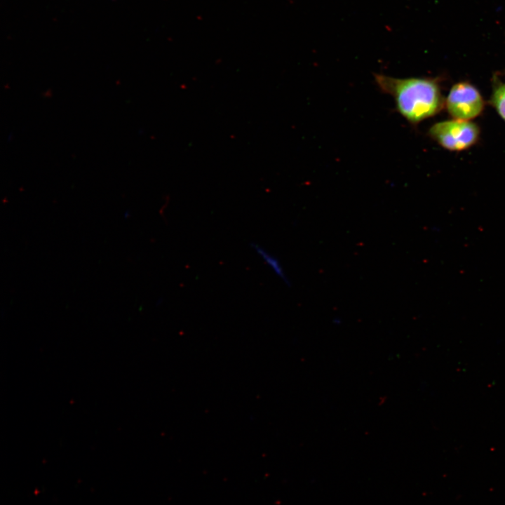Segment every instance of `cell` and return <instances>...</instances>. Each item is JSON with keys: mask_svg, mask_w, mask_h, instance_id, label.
Returning <instances> with one entry per match:
<instances>
[{"mask_svg": "<svg viewBox=\"0 0 505 505\" xmlns=\"http://www.w3.org/2000/svg\"><path fill=\"white\" fill-rule=\"evenodd\" d=\"M492 102L501 116L505 121V84L498 85L493 93Z\"/></svg>", "mask_w": 505, "mask_h": 505, "instance_id": "cell-5", "label": "cell"}, {"mask_svg": "<svg viewBox=\"0 0 505 505\" xmlns=\"http://www.w3.org/2000/svg\"><path fill=\"white\" fill-rule=\"evenodd\" d=\"M251 246L264 262L273 270L275 274L286 285H290V280L285 274L278 259L271 253H269V252L257 244L252 243Z\"/></svg>", "mask_w": 505, "mask_h": 505, "instance_id": "cell-4", "label": "cell"}, {"mask_svg": "<svg viewBox=\"0 0 505 505\" xmlns=\"http://www.w3.org/2000/svg\"><path fill=\"white\" fill-rule=\"evenodd\" d=\"M429 133L443 147L460 151L476 142L479 129L469 121L454 119L436 123L431 127Z\"/></svg>", "mask_w": 505, "mask_h": 505, "instance_id": "cell-2", "label": "cell"}, {"mask_svg": "<svg viewBox=\"0 0 505 505\" xmlns=\"http://www.w3.org/2000/svg\"><path fill=\"white\" fill-rule=\"evenodd\" d=\"M374 78L381 91L393 97L397 111L410 123L417 124L433 116L441 107L439 88L431 79L379 74H375Z\"/></svg>", "mask_w": 505, "mask_h": 505, "instance_id": "cell-1", "label": "cell"}, {"mask_svg": "<svg viewBox=\"0 0 505 505\" xmlns=\"http://www.w3.org/2000/svg\"><path fill=\"white\" fill-rule=\"evenodd\" d=\"M484 106L478 90L467 83L452 86L446 100L449 114L455 119L469 121L478 116Z\"/></svg>", "mask_w": 505, "mask_h": 505, "instance_id": "cell-3", "label": "cell"}]
</instances>
